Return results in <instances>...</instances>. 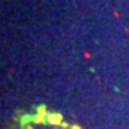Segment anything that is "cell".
<instances>
[{"label": "cell", "instance_id": "6da1fadb", "mask_svg": "<svg viewBox=\"0 0 129 129\" xmlns=\"http://www.w3.org/2000/svg\"><path fill=\"white\" fill-rule=\"evenodd\" d=\"M13 129H81L67 123L61 114L50 112L47 107H39L36 112H20L14 120Z\"/></svg>", "mask_w": 129, "mask_h": 129}]
</instances>
